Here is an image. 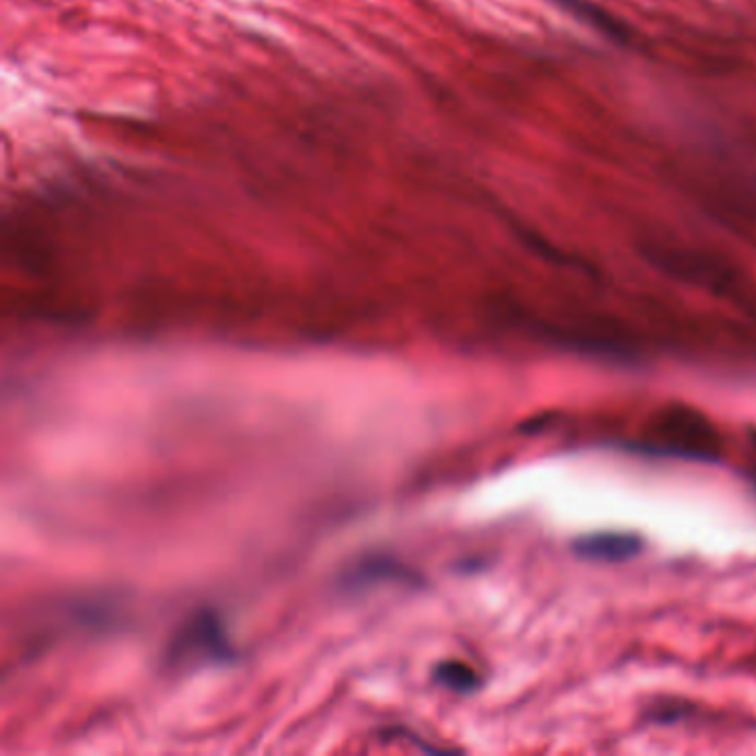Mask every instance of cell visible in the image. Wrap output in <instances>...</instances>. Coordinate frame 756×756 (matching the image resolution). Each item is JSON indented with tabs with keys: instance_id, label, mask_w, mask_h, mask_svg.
I'll list each match as a JSON object with an SVG mask.
<instances>
[{
	"instance_id": "4",
	"label": "cell",
	"mask_w": 756,
	"mask_h": 756,
	"mask_svg": "<svg viewBox=\"0 0 756 756\" xmlns=\"http://www.w3.org/2000/svg\"><path fill=\"white\" fill-rule=\"evenodd\" d=\"M641 548V541L632 535H621V532H602V535H591L586 539L577 541V550L584 557L591 559H608V561H619L637 554Z\"/></svg>"
},
{
	"instance_id": "5",
	"label": "cell",
	"mask_w": 756,
	"mask_h": 756,
	"mask_svg": "<svg viewBox=\"0 0 756 756\" xmlns=\"http://www.w3.org/2000/svg\"><path fill=\"white\" fill-rule=\"evenodd\" d=\"M437 679L459 692H468V690H476L480 684L478 673L468 668L466 664H457V661H448V664L437 668Z\"/></svg>"
},
{
	"instance_id": "1",
	"label": "cell",
	"mask_w": 756,
	"mask_h": 756,
	"mask_svg": "<svg viewBox=\"0 0 756 756\" xmlns=\"http://www.w3.org/2000/svg\"><path fill=\"white\" fill-rule=\"evenodd\" d=\"M652 439L661 450L684 457H714L719 453V433L692 409L673 406L652 424Z\"/></svg>"
},
{
	"instance_id": "2",
	"label": "cell",
	"mask_w": 756,
	"mask_h": 756,
	"mask_svg": "<svg viewBox=\"0 0 756 756\" xmlns=\"http://www.w3.org/2000/svg\"><path fill=\"white\" fill-rule=\"evenodd\" d=\"M175 652H192L196 656L205 654L209 658H220L231 654V643L225 634L220 619L211 612H201L182 630L180 641H175Z\"/></svg>"
},
{
	"instance_id": "3",
	"label": "cell",
	"mask_w": 756,
	"mask_h": 756,
	"mask_svg": "<svg viewBox=\"0 0 756 756\" xmlns=\"http://www.w3.org/2000/svg\"><path fill=\"white\" fill-rule=\"evenodd\" d=\"M548 3H552L563 14L573 16L577 23L595 30L597 34L615 43H626L630 36L628 27L619 19H615L608 10L593 3V0H548Z\"/></svg>"
}]
</instances>
